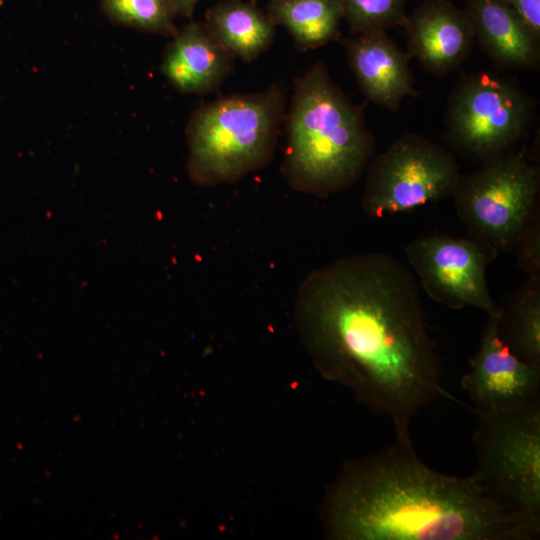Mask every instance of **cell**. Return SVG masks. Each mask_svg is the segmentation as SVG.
Segmentation results:
<instances>
[{
    "mask_svg": "<svg viewBox=\"0 0 540 540\" xmlns=\"http://www.w3.org/2000/svg\"><path fill=\"white\" fill-rule=\"evenodd\" d=\"M340 540H531L540 530L510 513L475 474L424 464L412 443H395L346 465L325 510Z\"/></svg>",
    "mask_w": 540,
    "mask_h": 540,
    "instance_id": "7a4b0ae2",
    "label": "cell"
},
{
    "mask_svg": "<svg viewBox=\"0 0 540 540\" xmlns=\"http://www.w3.org/2000/svg\"><path fill=\"white\" fill-rule=\"evenodd\" d=\"M499 315L500 310L488 316L470 370L461 378L477 415L512 411L540 400V370L504 342Z\"/></svg>",
    "mask_w": 540,
    "mask_h": 540,
    "instance_id": "30bf717a",
    "label": "cell"
},
{
    "mask_svg": "<svg viewBox=\"0 0 540 540\" xmlns=\"http://www.w3.org/2000/svg\"><path fill=\"white\" fill-rule=\"evenodd\" d=\"M539 189V166L530 162L522 147L461 176L452 197L470 236L488 243L498 253L511 252L539 209Z\"/></svg>",
    "mask_w": 540,
    "mask_h": 540,
    "instance_id": "8992f818",
    "label": "cell"
},
{
    "mask_svg": "<svg viewBox=\"0 0 540 540\" xmlns=\"http://www.w3.org/2000/svg\"><path fill=\"white\" fill-rule=\"evenodd\" d=\"M200 0H172L177 15L191 17Z\"/></svg>",
    "mask_w": 540,
    "mask_h": 540,
    "instance_id": "7402d4cb",
    "label": "cell"
},
{
    "mask_svg": "<svg viewBox=\"0 0 540 540\" xmlns=\"http://www.w3.org/2000/svg\"><path fill=\"white\" fill-rule=\"evenodd\" d=\"M407 260L427 295L452 309L475 307L488 316L499 312L486 280L498 252L473 236L431 234L405 248Z\"/></svg>",
    "mask_w": 540,
    "mask_h": 540,
    "instance_id": "9c48e42d",
    "label": "cell"
},
{
    "mask_svg": "<svg viewBox=\"0 0 540 540\" xmlns=\"http://www.w3.org/2000/svg\"><path fill=\"white\" fill-rule=\"evenodd\" d=\"M530 96L511 79L477 72L455 86L446 113L447 143L482 163L513 150L528 131Z\"/></svg>",
    "mask_w": 540,
    "mask_h": 540,
    "instance_id": "52a82bcc",
    "label": "cell"
},
{
    "mask_svg": "<svg viewBox=\"0 0 540 540\" xmlns=\"http://www.w3.org/2000/svg\"><path fill=\"white\" fill-rule=\"evenodd\" d=\"M375 140L361 109L331 80L323 63L296 84L288 121L285 175L319 197L354 185L374 157Z\"/></svg>",
    "mask_w": 540,
    "mask_h": 540,
    "instance_id": "3957f363",
    "label": "cell"
},
{
    "mask_svg": "<svg viewBox=\"0 0 540 540\" xmlns=\"http://www.w3.org/2000/svg\"><path fill=\"white\" fill-rule=\"evenodd\" d=\"M499 333L516 356L540 370V278H529L500 308Z\"/></svg>",
    "mask_w": 540,
    "mask_h": 540,
    "instance_id": "e0dca14e",
    "label": "cell"
},
{
    "mask_svg": "<svg viewBox=\"0 0 540 540\" xmlns=\"http://www.w3.org/2000/svg\"><path fill=\"white\" fill-rule=\"evenodd\" d=\"M477 417L475 476L503 508L540 530V400Z\"/></svg>",
    "mask_w": 540,
    "mask_h": 540,
    "instance_id": "5b68a950",
    "label": "cell"
},
{
    "mask_svg": "<svg viewBox=\"0 0 540 540\" xmlns=\"http://www.w3.org/2000/svg\"><path fill=\"white\" fill-rule=\"evenodd\" d=\"M366 171L362 208L372 219L452 197L461 177L449 150L411 133L374 156Z\"/></svg>",
    "mask_w": 540,
    "mask_h": 540,
    "instance_id": "ba28073f",
    "label": "cell"
},
{
    "mask_svg": "<svg viewBox=\"0 0 540 540\" xmlns=\"http://www.w3.org/2000/svg\"><path fill=\"white\" fill-rule=\"evenodd\" d=\"M228 68V52L206 26L195 22L177 31L161 64L163 75L184 93L210 91L222 81Z\"/></svg>",
    "mask_w": 540,
    "mask_h": 540,
    "instance_id": "5bb4252c",
    "label": "cell"
},
{
    "mask_svg": "<svg viewBox=\"0 0 540 540\" xmlns=\"http://www.w3.org/2000/svg\"><path fill=\"white\" fill-rule=\"evenodd\" d=\"M271 20L284 26L303 49L332 40L344 17L340 0H272Z\"/></svg>",
    "mask_w": 540,
    "mask_h": 540,
    "instance_id": "2e32d148",
    "label": "cell"
},
{
    "mask_svg": "<svg viewBox=\"0 0 540 540\" xmlns=\"http://www.w3.org/2000/svg\"><path fill=\"white\" fill-rule=\"evenodd\" d=\"M540 216L539 209L532 215L517 237L514 252L520 270L529 278H540Z\"/></svg>",
    "mask_w": 540,
    "mask_h": 540,
    "instance_id": "ffe728a7",
    "label": "cell"
},
{
    "mask_svg": "<svg viewBox=\"0 0 540 540\" xmlns=\"http://www.w3.org/2000/svg\"><path fill=\"white\" fill-rule=\"evenodd\" d=\"M206 28L228 53L244 61L256 58L274 38L272 20L240 0H224L211 7Z\"/></svg>",
    "mask_w": 540,
    "mask_h": 540,
    "instance_id": "9a60e30c",
    "label": "cell"
},
{
    "mask_svg": "<svg viewBox=\"0 0 540 540\" xmlns=\"http://www.w3.org/2000/svg\"><path fill=\"white\" fill-rule=\"evenodd\" d=\"M100 7L110 21L121 26L163 36L178 31L172 0H100Z\"/></svg>",
    "mask_w": 540,
    "mask_h": 540,
    "instance_id": "ac0fdd59",
    "label": "cell"
},
{
    "mask_svg": "<svg viewBox=\"0 0 540 540\" xmlns=\"http://www.w3.org/2000/svg\"><path fill=\"white\" fill-rule=\"evenodd\" d=\"M528 29L540 38V0H508Z\"/></svg>",
    "mask_w": 540,
    "mask_h": 540,
    "instance_id": "44dd1931",
    "label": "cell"
},
{
    "mask_svg": "<svg viewBox=\"0 0 540 540\" xmlns=\"http://www.w3.org/2000/svg\"><path fill=\"white\" fill-rule=\"evenodd\" d=\"M347 55L368 100L395 112L402 101L417 95L408 55L386 34H358L346 43Z\"/></svg>",
    "mask_w": 540,
    "mask_h": 540,
    "instance_id": "7c38bea8",
    "label": "cell"
},
{
    "mask_svg": "<svg viewBox=\"0 0 540 540\" xmlns=\"http://www.w3.org/2000/svg\"><path fill=\"white\" fill-rule=\"evenodd\" d=\"M467 13L475 38L498 66L511 70L538 67L540 42L508 0H469Z\"/></svg>",
    "mask_w": 540,
    "mask_h": 540,
    "instance_id": "4fadbf2b",
    "label": "cell"
},
{
    "mask_svg": "<svg viewBox=\"0 0 540 540\" xmlns=\"http://www.w3.org/2000/svg\"><path fill=\"white\" fill-rule=\"evenodd\" d=\"M344 17L356 34L381 32L400 24L405 0H340Z\"/></svg>",
    "mask_w": 540,
    "mask_h": 540,
    "instance_id": "d6986e66",
    "label": "cell"
},
{
    "mask_svg": "<svg viewBox=\"0 0 540 540\" xmlns=\"http://www.w3.org/2000/svg\"><path fill=\"white\" fill-rule=\"evenodd\" d=\"M295 309L322 375L387 416L396 441L411 442L413 416L443 393L413 273L383 252L342 258L304 279Z\"/></svg>",
    "mask_w": 540,
    "mask_h": 540,
    "instance_id": "6da1fadb",
    "label": "cell"
},
{
    "mask_svg": "<svg viewBox=\"0 0 540 540\" xmlns=\"http://www.w3.org/2000/svg\"><path fill=\"white\" fill-rule=\"evenodd\" d=\"M281 113L277 88L199 108L187 129L192 181L201 186L232 183L261 168L272 156Z\"/></svg>",
    "mask_w": 540,
    "mask_h": 540,
    "instance_id": "277c9868",
    "label": "cell"
},
{
    "mask_svg": "<svg viewBox=\"0 0 540 540\" xmlns=\"http://www.w3.org/2000/svg\"><path fill=\"white\" fill-rule=\"evenodd\" d=\"M403 22L410 55L433 74L457 69L473 47L475 32L467 11L447 0L426 2Z\"/></svg>",
    "mask_w": 540,
    "mask_h": 540,
    "instance_id": "8fae6325",
    "label": "cell"
}]
</instances>
